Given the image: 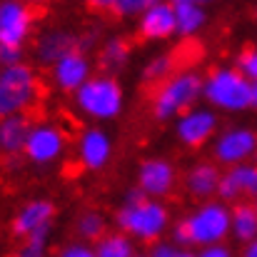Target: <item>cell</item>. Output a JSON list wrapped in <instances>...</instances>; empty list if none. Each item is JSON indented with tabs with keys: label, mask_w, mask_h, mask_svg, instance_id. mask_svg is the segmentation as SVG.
I'll return each mask as SVG.
<instances>
[{
	"label": "cell",
	"mask_w": 257,
	"mask_h": 257,
	"mask_svg": "<svg viewBox=\"0 0 257 257\" xmlns=\"http://www.w3.org/2000/svg\"><path fill=\"white\" fill-rule=\"evenodd\" d=\"M257 153V133L250 127H230L215 143V160L222 165H242Z\"/></svg>",
	"instance_id": "52a82bcc"
},
{
	"label": "cell",
	"mask_w": 257,
	"mask_h": 257,
	"mask_svg": "<svg viewBox=\"0 0 257 257\" xmlns=\"http://www.w3.org/2000/svg\"><path fill=\"white\" fill-rule=\"evenodd\" d=\"M177 257H197V255H192V252H187V250H180V252H177Z\"/></svg>",
	"instance_id": "8d00e7d4"
},
{
	"label": "cell",
	"mask_w": 257,
	"mask_h": 257,
	"mask_svg": "<svg viewBox=\"0 0 257 257\" xmlns=\"http://www.w3.org/2000/svg\"><path fill=\"white\" fill-rule=\"evenodd\" d=\"M140 33L150 40H165L177 33L175 10L170 3H150V8L140 15Z\"/></svg>",
	"instance_id": "9a60e30c"
},
{
	"label": "cell",
	"mask_w": 257,
	"mask_h": 257,
	"mask_svg": "<svg viewBox=\"0 0 257 257\" xmlns=\"http://www.w3.org/2000/svg\"><path fill=\"white\" fill-rule=\"evenodd\" d=\"M102 232H105V220L100 212L95 210H87L78 217V235L85 237V240H102Z\"/></svg>",
	"instance_id": "cb8c5ba5"
},
{
	"label": "cell",
	"mask_w": 257,
	"mask_h": 257,
	"mask_svg": "<svg viewBox=\"0 0 257 257\" xmlns=\"http://www.w3.org/2000/svg\"><path fill=\"white\" fill-rule=\"evenodd\" d=\"M33 130V122L28 115H10L0 120V153L3 155H18L25 150L28 135Z\"/></svg>",
	"instance_id": "e0dca14e"
},
{
	"label": "cell",
	"mask_w": 257,
	"mask_h": 257,
	"mask_svg": "<svg viewBox=\"0 0 257 257\" xmlns=\"http://www.w3.org/2000/svg\"><path fill=\"white\" fill-rule=\"evenodd\" d=\"M138 187L150 197H163L175 187V168L168 160H145L138 172Z\"/></svg>",
	"instance_id": "7c38bea8"
},
{
	"label": "cell",
	"mask_w": 257,
	"mask_h": 257,
	"mask_svg": "<svg viewBox=\"0 0 257 257\" xmlns=\"http://www.w3.org/2000/svg\"><path fill=\"white\" fill-rule=\"evenodd\" d=\"M172 245H175L177 250H182V247H190V245H192V240H190V232H187L185 222H177V225H175V230H172Z\"/></svg>",
	"instance_id": "f546056e"
},
{
	"label": "cell",
	"mask_w": 257,
	"mask_h": 257,
	"mask_svg": "<svg viewBox=\"0 0 257 257\" xmlns=\"http://www.w3.org/2000/svg\"><path fill=\"white\" fill-rule=\"evenodd\" d=\"M255 210H257V202H255Z\"/></svg>",
	"instance_id": "f35d334b"
},
{
	"label": "cell",
	"mask_w": 257,
	"mask_h": 257,
	"mask_svg": "<svg viewBox=\"0 0 257 257\" xmlns=\"http://www.w3.org/2000/svg\"><path fill=\"white\" fill-rule=\"evenodd\" d=\"M38 97V80L28 65L0 68V120L25 115Z\"/></svg>",
	"instance_id": "3957f363"
},
{
	"label": "cell",
	"mask_w": 257,
	"mask_h": 257,
	"mask_svg": "<svg viewBox=\"0 0 257 257\" xmlns=\"http://www.w3.org/2000/svg\"><path fill=\"white\" fill-rule=\"evenodd\" d=\"M110 153H112V145H110V138L97 130V127H90L83 133L80 138V160L83 165L90 170H100L107 165L110 160Z\"/></svg>",
	"instance_id": "ac0fdd59"
},
{
	"label": "cell",
	"mask_w": 257,
	"mask_h": 257,
	"mask_svg": "<svg viewBox=\"0 0 257 257\" xmlns=\"http://www.w3.org/2000/svg\"><path fill=\"white\" fill-rule=\"evenodd\" d=\"M97 8H112L117 15L133 18V15H143L150 8V0H112V3H95Z\"/></svg>",
	"instance_id": "4316f807"
},
{
	"label": "cell",
	"mask_w": 257,
	"mask_h": 257,
	"mask_svg": "<svg viewBox=\"0 0 257 257\" xmlns=\"http://www.w3.org/2000/svg\"><path fill=\"white\" fill-rule=\"evenodd\" d=\"M48 237H50V227L30 235L25 240V245L15 252V257H45V247H48Z\"/></svg>",
	"instance_id": "484cf974"
},
{
	"label": "cell",
	"mask_w": 257,
	"mask_h": 257,
	"mask_svg": "<svg viewBox=\"0 0 257 257\" xmlns=\"http://www.w3.org/2000/svg\"><path fill=\"white\" fill-rule=\"evenodd\" d=\"M60 257H97L95 255V250H90L87 245H68Z\"/></svg>",
	"instance_id": "1f68e13d"
},
{
	"label": "cell",
	"mask_w": 257,
	"mask_h": 257,
	"mask_svg": "<svg viewBox=\"0 0 257 257\" xmlns=\"http://www.w3.org/2000/svg\"><path fill=\"white\" fill-rule=\"evenodd\" d=\"M75 102L87 117L110 120V117H117V112L122 110V90L107 75L90 78L85 85L75 92Z\"/></svg>",
	"instance_id": "5b68a950"
},
{
	"label": "cell",
	"mask_w": 257,
	"mask_h": 257,
	"mask_svg": "<svg viewBox=\"0 0 257 257\" xmlns=\"http://www.w3.org/2000/svg\"><path fill=\"white\" fill-rule=\"evenodd\" d=\"M217 195L222 200H237L240 195L257 197V165L242 163V165L230 168V172H225L220 177Z\"/></svg>",
	"instance_id": "5bb4252c"
},
{
	"label": "cell",
	"mask_w": 257,
	"mask_h": 257,
	"mask_svg": "<svg viewBox=\"0 0 257 257\" xmlns=\"http://www.w3.org/2000/svg\"><path fill=\"white\" fill-rule=\"evenodd\" d=\"M135 257H145V255H135Z\"/></svg>",
	"instance_id": "74e56055"
},
{
	"label": "cell",
	"mask_w": 257,
	"mask_h": 257,
	"mask_svg": "<svg viewBox=\"0 0 257 257\" xmlns=\"http://www.w3.org/2000/svg\"><path fill=\"white\" fill-rule=\"evenodd\" d=\"M200 95H202V80L197 73L187 70V73L172 75L158 90L153 100V112L158 120H170L175 115H185L187 110H192Z\"/></svg>",
	"instance_id": "7a4b0ae2"
},
{
	"label": "cell",
	"mask_w": 257,
	"mask_h": 257,
	"mask_svg": "<svg viewBox=\"0 0 257 257\" xmlns=\"http://www.w3.org/2000/svg\"><path fill=\"white\" fill-rule=\"evenodd\" d=\"M63 148H65V135L60 133V127H55L50 122H43V125H33L23 153L33 163L45 165V163H53L55 158H60Z\"/></svg>",
	"instance_id": "9c48e42d"
},
{
	"label": "cell",
	"mask_w": 257,
	"mask_h": 257,
	"mask_svg": "<svg viewBox=\"0 0 257 257\" xmlns=\"http://www.w3.org/2000/svg\"><path fill=\"white\" fill-rule=\"evenodd\" d=\"M230 232L237 242L250 245L257 240V210L250 202H237L230 210Z\"/></svg>",
	"instance_id": "ffe728a7"
},
{
	"label": "cell",
	"mask_w": 257,
	"mask_h": 257,
	"mask_svg": "<svg viewBox=\"0 0 257 257\" xmlns=\"http://www.w3.org/2000/svg\"><path fill=\"white\" fill-rule=\"evenodd\" d=\"M237 70L250 80V83H257V50L255 48H247L240 53L237 58Z\"/></svg>",
	"instance_id": "83f0119b"
},
{
	"label": "cell",
	"mask_w": 257,
	"mask_h": 257,
	"mask_svg": "<svg viewBox=\"0 0 257 257\" xmlns=\"http://www.w3.org/2000/svg\"><path fill=\"white\" fill-rule=\"evenodd\" d=\"M172 10H175V28H177L180 35L197 33L205 25V20H207L205 5L197 3V0H175Z\"/></svg>",
	"instance_id": "44dd1931"
},
{
	"label": "cell",
	"mask_w": 257,
	"mask_h": 257,
	"mask_svg": "<svg viewBox=\"0 0 257 257\" xmlns=\"http://www.w3.org/2000/svg\"><path fill=\"white\" fill-rule=\"evenodd\" d=\"M145 200H150L140 187H133V190H127V195H125V205L130 207V205H140V202H145Z\"/></svg>",
	"instance_id": "836d02e7"
},
{
	"label": "cell",
	"mask_w": 257,
	"mask_h": 257,
	"mask_svg": "<svg viewBox=\"0 0 257 257\" xmlns=\"http://www.w3.org/2000/svg\"><path fill=\"white\" fill-rule=\"evenodd\" d=\"M182 222L190 232L192 245L200 247L222 245V240L230 235V207L222 202H205Z\"/></svg>",
	"instance_id": "8992f818"
},
{
	"label": "cell",
	"mask_w": 257,
	"mask_h": 257,
	"mask_svg": "<svg viewBox=\"0 0 257 257\" xmlns=\"http://www.w3.org/2000/svg\"><path fill=\"white\" fill-rule=\"evenodd\" d=\"M53 78H55L58 87H63L68 92H78L90 80V63L83 53H73L53 68Z\"/></svg>",
	"instance_id": "2e32d148"
},
{
	"label": "cell",
	"mask_w": 257,
	"mask_h": 257,
	"mask_svg": "<svg viewBox=\"0 0 257 257\" xmlns=\"http://www.w3.org/2000/svg\"><path fill=\"white\" fill-rule=\"evenodd\" d=\"M172 58L170 55H158V58H153L148 65H145V70H143V78L148 80V83H165V80H170L172 75Z\"/></svg>",
	"instance_id": "d4e9b609"
},
{
	"label": "cell",
	"mask_w": 257,
	"mask_h": 257,
	"mask_svg": "<svg viewBox=\"0 0 257 257\" xmlns=\"http://www.w3.org/2000/svg\"><path fill=\"white\" fill-rule=\"evenodd\" d=\"M197 257H232V252L225 245H212V247H202V252Z\"/></svg>",
	"instance_id": "d6a6232c"
},
{
	"label": "cell",
	"mask_w": 257,
	"mask_h": 257,
	"mask_svg": "<svg viewBox=\"0 0 257 257\" xmlns=\"http://www.w3.org/2000/svg\"><path fill=\"white\" fill-rule=\"evenodd\" d=\"M177 247L172 245V242H158V245H153L150 247V255L148 257H177Z\"/></svg>",
	"instance_id": "4dcf8cb0"
},
{
	"label": "cell",
	"mask_w": 257,
	"mask_h": 257,
	"mask_svg": "<svg viewBox=\"0 0 257 257\" xmlns=\"http://www.w3.org/2000/svg\"><path fill=\"white\" fill-rule=\"evenodd\" d=\"M170 222V215H168V207L160 205L158 200H145L140 205H122V210L117 212V225L122 232H127L130 237H138V240H158L165 227Z\"/></svg>",
	"instance_id": "277c9868"
},
{
	"label": "cell",
	"mask_w": 257,
	"mask_h": 257,
	"mask_svg": "<svg viewBox=\"0 0 257 257\" xmlns=\"http://www.w3.org/2000/svg\"><path fill=\"white\" fill-rule=\"evenodd\" d=\"M78 53V35L70 30H48L35 45V55L43 65H58L63 58Z\"/></svg>",
	"instance_id": "8fae6325"
},
{
	"label": "cell",
	"mask_w": 257,
	"mask_h": 257,
	"mask_svg": "<svg viewBox=\"0 0 257 257\" xmlns=\"http://www.w3.org/2000/svg\"><path fill=\"white\" fill-rule=\"evenodd\" d=\"M252 107H257V83H252Z\"/></svg>",
	"instance_id": "d590c367"
},
{
	"label": "cell",
	"mask_w": 257,
	"mask_h": 257,
	"mask_svg": "<svg viewBox=\"0 0 257 257\" xmlns=\"http://www.w3.org/2000/svg\"><path fill=\"white\" fill-rule=\"evenodd\" d=\"M23 65V50L20 48H0V68H15Z\"/></svg>",
	"instance_id": "f1b7e54d"
},
{
	"label": "cell",
	"mask_w": 257,
	"mask_h": 257,
	"mask_svg": "<svg viewBox=\"0 0 257 257\" xmlns=\"http://www.w3.org/2000/svg\"><path fill=\"white\" fill-rule=\"evenodd\" d=\"M53 215H55L53 202H48V200H33V202L23 205L20 212L15 215V220H13V232H15L18 237H25V240H28L30 235H35V232L50 227Z\"/></svg>",
	"instance_id": "4fadbf2b"
},
{
	"label": "cell",
	"mask_w": 257,
	"mask_h": 257,
	"mask_svg": "<svg viewBox=\"0 0 257 257\" xmlns=\"http://www.w3.org/2000/svg\"><path fill=\"white\" fill-rule=\"evenodd\" d=\"M30 8L18 3V0H8L0 3V48H20L30 33Z\"/></svg>",
	"instance_id": "ba28073f"
},
{
	"label": "cell",
	"mask_w": 257,
	"mask_h": 257,
	"mask_svg": "<svg viewBox=\"0 0 257 257\" xmlns=\"http://www.w3.org/2000/svg\"><path fill=\"white\" fill-rule=\"evenodd\" d=\"M202 95L220 110L240 112L252 105V83L237 68H217L202 83Z\"/></svg>",
	"instance_id": "6da1fadb"
},
{
	"label": "cell",
	"mask_w": 257,
	"mask_h": 257,
	"mask_svg": "<svg viewBox=\"0 0 257 257\" xmlns=\"http://www.w3.org/2000/svg\"><path fill=\"white\" fill-rule=\"evenodd\" d=\"M95 255L97 257H135V245L127 235H105L97 247H95Z\"/></svg>",
	"instance_id": "603a6c76"
},
{
	"label": "cell",
	"mask_w": 257,
	"mask_h": 257,
	"mask_svg": "<svg viewBox=\"0 0 257 257\" xmlns=\"http://www.w3.org/2000/svg\"><path fill=\"white\" fill-rule=\"evenodd\" d=\"M215 130H217V117L207 107H192V110H187L185 115H180L177 127H175L177 138L185 145H190V148H197V145L207 143Z\"/></svg>",
	"instance_id": "30bf717a"
},
{
	"label": "cell",
	"mask_w": 257,
	"mask_h": 257,
	"mask_svg": "<svg viewBox=\"0 0 257 257\" xmlns=\"http://www.w3.org/2000/svg\"><path fill=\"white\" fill-rule=\"evenodd\" d=\"M220 177L222 175L212 163H200V165L190 168V172L185 175V187L195 197H210V195L217 192Z\"/></svg>",
	"instance_id": "d6986e66"
},
{
	"label": "cell",
	"mask_w": 257,
	"mask_h": 257,
	"mask_svg": "<svg viewBox=\"0 0 257 257\" xmlns=\"http://www.w3.org/2000/svg\"><path fill=\"white\" fill-rule=\"evenodd\" d=\"M242 257H257V240H252L250 245H245V250H242Z\"/></svg>",
	"instance_id": "e575fe53"
},
{
	"label": "cell",
	"mask_w": 257,
	"mask_h": 257,
	"mask_svg": "<svg viewBox=\"0 0 257 257\" xmlns=\"http://www.w3.org/2000/svg\"><path fill=\"white\" fill-rule=\"evenodd\" d=\"M127 55H130V48L122 38H107L102 43V50H100V65L107 73L120 70L127 63Z\"/></svg>",
	"instance_id": "7402d4cb"
}]
</instances>
